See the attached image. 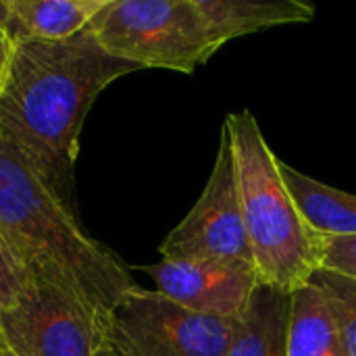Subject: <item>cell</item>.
Segmentation results:
<instances>
[{
    "mask_svg": "<svg viewBox=\"0 0 356 356\" xmlns=\"http://www.w3.org/2000/svg\"><path fill=\"white\" fill-rule=\"evenodd\" d=\"M134 71L136 65L113 56L90 29L63 42L17 44L0 94V129L71 207L86 117L106 86Z\"/></svg>",
    "mask_w": 356,
    "mask_h": 356,
    "instance_id": "6da1fadb",
    "label": "cell"
},
{
    "mask_svg": "<svg viewBox=\"0 0 356 356\" xmlns=\"http://www.w3.org/2000/svg\"><path fill=\"white\" fill-rule=\"evenodd\" d=\"M0 238L31 282L65 290L111 327V315L138 284L129 267L90 238L71 204L40 177L0 129Z\"/></svg>",
    "mask_w": 356,
    "mask_h": 356,
    "instance_id": "7a4b0ae2",
    "label": "cell"
},
{
    "mask_svg": "<svg viewBox=\"0 0 356 356\" xmlns=\"http://www.w3.org/2000/svg\"><path fill=\"white\" fill-rule=\"evenodd\" d=\"M229 134L242 219L261 284L296 292L323 267V238L307 223L290 194L280 159L250 111L232 113Z\"/></svg>",
    "mask_w": 356,
    "mask_h": 356,
    "instance_id": "3957f363",
    "label": "cell"
},
{
    "mask_svg": "<svg viewBox=\"0 0 356 356\" xmlns=\"http://www.w3.org/2000/svg\"><path fill=\"white\" fill-rule=\"evenodd\" d=\"M88 29L138 69L194 73L221 48L196 0H108Z\"/></svg>",
    "mask_w": 356,
    "mask_h": 356,
    "instance_id": "277c9868",
    "label": "cell"
},
{
    "mask_svg": "<svg viewBox=\"0 0 356 356\" xmlns=\"http://www.w3.org/2000/svg\"><path fill=\"white\" fill-rule=\"evenodd\" d=\"M236 319L200 315L136 286L111 315V340L127 356H225Z\"/></svg>",
    "mask_w": 356,
    "mask_h": 356,
    "instance_id": "5b68a950",
    "label": "cell"
},
{
    "mask_svg": "<svg viewBox=\"0 0 356 356\" xmlns=\"http://www.w3.org/2000/svg\"><path fill=\"white\" fill-rule=\"evenodd\" d=\"M159 250L163 259L223 261L254 269L225 127H221L219 150L202 194L181 223L169 232Z\"/></svg>",
    "mask_w": 356,
    "mask_h": 356,
    "instance_id": "8992f818",
    "label": "cell"
},
{
    "mask_svg": "<svg viewBox=\"0 0 356 356\" xmlns=\"http://www.w3.org/2000/svg\"><path fill=\"white\" fill-rule=\"evenodd\" d=\"M108 332L77 298L40 282L0 315V338L17 356H94Z\"/></svg>",
    "mask_w": 356,
    "mask_h": 356,
    "instance_id": "52a82bcc",
    "label": "cell"
},
{
    "mask_svg": "<svg viewBox=\"0 0 356 356\" xmlns=\"http://www.w3.org/2000/svg\"><path fill=\"white\" fill-rule=\"evenodd\" d=\"M138 269L154 282L159 294L179 307L225 319H238L261 284L252 267L223 261L161 259Z\"/></svg>",
    "mask_w": 356,
    "mask_h": 356,
    "instance_id": "ba28073f",
    "label": "cell"
},
{
    "mask_svg": "<svg viewBox=\"0 0 356 356\" xmlns=\"http://www.w3.org/2000/svg\"><path fill=\"white\" fill-rule=\"evenodd\" d=\"M108 0H8L4 31L17 44L63 42L90 27Z\"/></svg>",
    "mask_w": 356,
    "mask_h": 356,
    "instance_id": "9c48e42d",
    "label": "cell"
},
{
    "mask_svg": "<svg viewBox=\"0 0 356 356\" xmlns=\"http://www.w3.org/2000/svg\"><path fill=\"white\" fill-rule=\"evenodd\" d=\"M213 40L225 46L234 38L277 25L309 23L315 6L302 0H196Z\"/></svg>",
    "mask_w": 356,
    "mask_h": 356,
    "instance_id": "30bf717a",
    "label": "cell"
},
{
    "mask_svg": "<svg viewBox=\"0 0 356 356\" xmlns=\"http://www.w3.org/2000/svg\"><path fill=\"white\" fill-rule=\"evenodd\" d=\"M290 307L292 294L259 284L236 319L225 356H288Z\"/></svg>",
    "mask_w": 356,
    "mask_h": 356,
    "instance_id": "8fae6325",
    "label": "cell"
},
{
    "mask_svg": "<svg viewBox=\"0 0 356 356\" xmlns=\"http://www.w3.org/2000/svg\"><path fill=\"white\" fill-rule=\"evenodd\" d=\"M280 171L302 217L321 238H356V194L332 188L282 161Z\"/></svg>",
    "mask_w": 356,
    "mask_h": 356,
    "instance_id": "7c38bea8",
    "label": "cell"
},
{
    "mask_svg": "<svg viewBox=\"0 0 356 356\" xmlns=\"http://www.w3.org/2000/svg\"><path fill=\"white\" fill-rule=\"evenodd\" d=\"M288 356H346L327 300L313 284L292 292Z\"/></svg>",
    "mask_w": 356,
    "mask_h": 356,
    "instance_id": "4fadbf2b",
    "label": "cell"
},
{
    "mask_svg": "<svg viewBox=\"0 0 356 356\" xmlns=\"http://www.w3.org/2000/svg\"><path fill=\"white\" fill-rule=\"evenodd\" d=\"M311 284L327 300L346 356H356V277L319 269Z\"/></svg>",
    "mask_w": 356,
    "mask_h": 356,
    "instance_id": "5bb4252c",
    "label": "cell"
},
{
    "mask_svg": "<svg viewBox=\"0 0 356 356\" xmlns=\"http://www.w3.org/2000/svg\"><path fill=\"white\" fill-rule=\"evenodd\" d=\"M29 275L0 238V315L15 307V302L29 288Z\"/></svg>",
    "mask_w": 356,
    "mask_h": 356,
    "instance_id": "9a60e30c",
    "label": "cell"
},
{
    "mask_svg": "<svg viewBox=\"0 0 356 356\" xmlns=\"http://www.w3.org/2000/svg\"><path fill=\"white\" fill-rule=\"evenodd\" d=\"M356 277V238H323V267Z\"/></svg>",
    "mask_w": 356,
    "mask_h": 356,
    "instance_id": "2e32d148",
    "label": "cell"
},
{
    "mask_svg": "<svg viewBox=\"0 0 356 356\" xmlns=\"http://www.w3.org/2000/svg\"><path fill=\"white\" fill-rule=\"evenodd\" d=\"M15 42L8 38V33L0 27V94L8 81L10 75V67H13V58H15Z\"/></svg>",
    "mask_w": 356,
    "mask_h": 356,
    "instance_id": "e0dca14e",
    "label": "cell"
},
{
    "mask_svg": "<svg viewBox=\"0 0 356 356\" xmlns=\"http://www.w3.org/2000/svg\"><path fill=\"white\" fill-rule=\"evenodd\" d=\"M94 356H127V355H125V353H123V350H121L113 340H111V336H108V338L100 344V348L96 350V355Z\"/></svg>",
    "mask_w": 356,
    "mask_h": 356,
    "instance_id": "ac0fdd59",
    "label": "cell"
},
{
    "mask_svg": "<svg viewBox=\"0 0 356 356\" xmlns=\"http://www.w3.org/2000/svg\"><path fill=\"white\" fill-rule=\"evenodd\" d=\"M8 19V0H0V27L4 29Z\"/></svg>",
    "mask_w": 356,
    "mask_h": 356,
    "instance_id": "d6986e66",
    "label": "cell"
},
{
    "mask_svg": "<svg viewBox=\"0 0 356 356\" xmlns=\"http://www.w3.org/2000/svg\"><path fill=\"white\" fill-rule=\"evenodd\" d=\"M0 356H17L15 355V350H13V348H10L2 338H0Z\"/></svg>",
    "mask_w": 356,
    "mask_h": 356,
    "instance_id": "ffe728a7",
    "label": "cell"
}]
</instances>
